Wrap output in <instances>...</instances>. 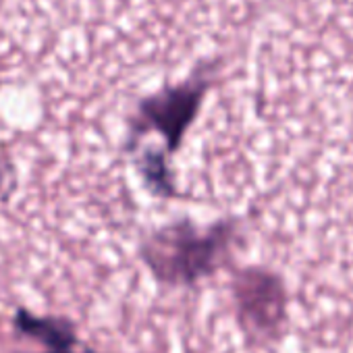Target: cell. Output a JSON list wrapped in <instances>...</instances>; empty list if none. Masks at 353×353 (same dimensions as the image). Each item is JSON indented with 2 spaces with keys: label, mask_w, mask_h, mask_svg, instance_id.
Returning a JSON list of instances; mask_svg holds the SVG:
<instances>
[{
  "label": "cell",
  "mask_w": 353,
  "mask_h": 353,
  "mask_svg": "<svg viewBox=\"0 0 353 353\" xmlns=\"http://www.w3.org/2000/svg\"><path fill=\"white\" fill-rule=\"evenodd\" d=\"M141 172H143V176H145L148 185L154 188L158 194L168 196V194L172 192L164 156H160V154H150V156H145V160H141Z\"/></svg>",
  "instance_id": "obj_5"
},
{
  "label": "cell",
  "mask_w": 353,
  "mask_h": 353,
  "mask_svg": "<svg viewBox=\"0 0 353 353\" xmlns=\"http://www.w3.org/2000/svg\"><path fill=\"white\" fill-rule=\"evenodd\" d=\"M237 305L243 324L256 334H272L285 318V289L264 270H248L237 281Z\"/></svg>",
  "instance_id": "obj_2"
},
{
  "label": "cell",
  "mask_w": 353,
  "mask_h": 353,
  "mask_svg": "<svg viewBox=\"0 0 353 353\" xmlns=\"http://www.w3.org/2000/svg\"><path fill=\"white\" fill-rule=\"evenodd\" d=\"M19 330L42 341L50 351H69L75 345L73 330L67 322L57 318H36L28 312H19L15 318Z\"/></svg>",
  "instance_id": "obj_4"
},
{
  "label": "cell",
  "mask_w": 353,
  "mask_h": 353,
  "mask_svg": "<svg viewBox=\"0 0 353 353\" xmlns=\"http://www.w3.org/2000/svg\"><path fill=\"white\" fill-rule=\"evenodd\" d=\"M204 96V83L194 85H181L176 90H168L156 98H150L141 106L143 121L160 131L166 139V145L170 150H176L183 139V133L188 125L194 121L200 100Z\"/></svg>",
  "instance_id": "obj_3"
},
{
  "label": "cell",
  "mask_w": 353,
  "mask_h": 353,
  "mask_svg": "<svg viewBox=\"0 0 353 353\" xmlns=\"http://www.w3.org/2000/svg\"><path fill=\"white\" fill-rule=\"evenodd\" d=\"M229 237V227H216L202 235L181 223L156 233L143 248V258L162 281L194 283L216 266Z\"/></svg>",
  "instance_id": "obj_1"
},
{
  "label": "cell",
  "mask_w": 353,
  "mask_h": 353,
  "mask_svg": "<svg viewBox=\"0 0 353 353\" xmlns=\"http://www.w3.org/2000/svg\"><path fill=\"white\" fill-rule=\"evenodd\" d=\"M48 353H75V351H71V349H69V351H48Z\"/></svg>",
  "instance_id": "obj_6"
}]
</instances>
